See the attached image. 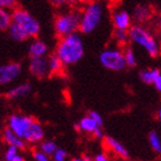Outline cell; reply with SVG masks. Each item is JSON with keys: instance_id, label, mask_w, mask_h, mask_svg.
Returning a JSON list of instances; mask_svg holds the SVG:
<instances>
[{"instance_id": "6da1fadb", "label": "cell", "mask_w": 161, "mask_h": 161, "mask_svg": "<svg viewBox=\"0 0 161 161\" xmlns=\"http://www.w3.org/2000/svg\"><path fill=\"white\" fill-rule=\"evenodd\" d=\"M55 54L64 66L77 64L84 55V44L80 35L73 34L60 38L55 47Z\"/></svg>"}, {"instance_id": "7a4b0ae2", "label": "cell", "mask_w": 161, "mask_h": 161, "mask_svg": "<svg viewBox=\"0 0 161 161\" xmlns=\"http://www.w3.org/2000/svg\"><path fill=\"white\" fill-rule=\"evenodd\" d=\"M129 39L130 43L143 48L150 57H158L160 53L161 46L158 38L143 24H134L131 27L129 30Z\"/></svg>"}, {"instance_id": "3957f363", "label": "cell", "mask_w": 161, "mask_h": 161, "mask_svg": "<svg viewBox=\"0 0 161 161\" xmlns=\"http://www.w3.org/2000/svg\"><path fill=\"white\" fill-rule=\"evenodd\" d=\"M104 17V7L99 1H91L80 10V31L82 34H91L100 25Z\"/></svg>"}, {"instance_id": "277c9868", "label": "cell", "mask_w": 161, "mask_h": 161, "mask_svg": "<svg viewBox=\"0 0 161 161\" xmlns=\"http://www.w3.org/2000/svg\"><path fill=\"white\" fill-rule=\"evenodd\" d=\"M80 10H69L59 14L54 20V30L59 38L66 37L69 35L77 34L80 31Z\"/></svg>"}, {"instance_id": "5b68a950", "label": "cell", "mask_w": 161, "mask_h": 161, "mask_svg": "<svg viewBox=\"0 0 161 161\" xmlns=\"http://www.w3.org/2000/svg\"><path fill=\"white\" fill-rule=\"evenodd\" d=\"M12 23L20 28L25 36L29 38H36L39 35L40 25L36 19L28 10L16 7L12 12Z\"/></svg>"}, {"instance_id": "8992f818", "label": "cell", "mask_w": 161, "mask_h": 161, "mask_svg": "<svg viewBox=\"0 0 161 161\" xmlns=\"http://www.w3.org/2000/svg\"><path fill=\"white\" fill-rule=\"evenodd\" d=\"M99 61L103 67L111 71H121L127 67L123 51L116 47L105 48L99 55Z\"/></svg>"}, {"instance_id": "52a82bcc", "label": "cell", "mask_w": 161, "mask_h": 161, "mask_svg": "<svg viewBox=\"0 0 161 161\" xmlns=\"http://www.w3.org/2000/svg\"><path fill=\"white\" fill-rule=\"evenodd\" d=\"M35 122V119L28 115H21V114H13L10 115L7 121V124L10 130L14 134L17 135L20 138L23 139L24 135L27 134L28 129L31 127V124ZM24 141V139H23Z\"/></svg>"}, {"instance_id": "ba28073f", "label": "cell", "mask_w": 161, "mask_h": 161, "mask_svg": "<svg viewBox=\"0 0 161 161\" xmlns=\"http://www.w3.org/2000/svg\"><path fill=\"white\" fill-rule=\"evenodd\" d=\"M132 16L131 14L125 9L118 8L112 13V23L115 30L119 31H129L132 24Z\"/></svg>"}, {"instance_id": "9c48e42d", "label": "cell", "mask_w": 161, "mask_h": 161, "mask_svg": "<svg viewBox=\"0 0 161 161\" xmlns=\"http://www.w3.org/2000/svg\"><path fill=\"white\" fill-rule=\"evenodd\" d=\"M22 67L19 62L0 64V85H7L20 76Z\"/></svg>"}, {"instance_id": "30bf717a", "label": "cell", "mask_w": 161, "mask_h": 161, "mask_svg": "<svg viewBox=\"0 0 161 161\" xmlns=\"http://www.w3.org/2000/svg\"><path fill=\"white\" fill-rule=\"evenodd\" d=\"M29 71L36 78H44L50 74L48 71V60L46 58H31L29 62Z\"/></svg>"}, {"instance_id": "8fae6325", "label": "cell", "mask_w": 161, "mask_h": 161, "mask_svg": "<svg viewBox=\"0 0 161 161\" xmlns=\"http://www.w3.org/2000/svg\"><path fill=\"white\" fill-rule=\"evenodd\" d=\"M131 16L136 24H144L153 17V9L148 5H144V3L137 5L132 10Z\"/></svg>"}, {"instance_id": "7c38bea8", "label": "cell", "mask_w": 161, "mask_h": 161, "mask_svg": "<svg viewBox=\"0 0 161 161\" xmlns=\"http://www.w3.org/2000/svg\"><path fill=\"white\" fill-rule=\"evenodd\" d=\"M104 145L107 147V150H109L115 155H119L120 158H129V151L127 150V147L114 137H111V136L104 137Z\"/></svg>"}, {"instance_id": "4fadbf2b", "label": "cell", "mask_w": 161, "mask_h": 161, "mask_svg": "<svg viewBox=\"0 0 161 161\" xmlns=\"http://www.w3.org/2000/svg\"><path fill=\"white\" fill-rule=\"evenodd\" d=\"M23 139L28 143H32V144H36V143H39V142L43 141L44 129L38 121L35 120L34 123L31 124V127L28 129L27 134L24 135Z\"/></svg>"}, {"instance_id": "5bb4252c", "label": "cell", "mask_w": 161, "mask_h": 161, "mask_svg": "<svg viewBox=\"0 0 161 161\" xmlns=\"http://www.w3.org/2000/svg\"><path fill=\"white\" fill-rule=\"evenodd\" d=\"M99 128H101V127L98 125L97 122L91 118L90 115H86V116L82 118L80 120V122L76 124V129H77V130L82 131L84 134L92 135V136H93L94 132H96Z\"/></svg>"}, {"instance_id": "9a60e30c", "label": "cell", "mask_w": 161, "mask_h": 161, "mask_svg": "<svg viewBox=\"0 0 161 161\" xmlns=\"http://www.w3.org/2000/svg\"><path fill=\"white\" fill-rule=\"evenodd\" d=\"M47 45L43 40L34 39L29 45V54L31 58H43L47 54Z\"/></svg>"}, {"instance_id": "2e32d148", "label": "cell", "mask_w": 161, "mask_h": 161, "mask_svg": "<svg viewBox=\"0 0 161 161\" xmlns=\"http://www.w3.org/2000/svg\"><path fill=\"white\" fill-rule=\"evenodd\" d=\"M48 60V71H50V75H54V76H58V75H62L64 70V62L60 60V58L58 57L57 54L54 53L52 55L47 58Z\"/></svg>"}, {"instance_id": "e0dca14e", "label": "cell", "mask_w": 161, "mask_h": 161, "mask_svg": "<svg viewBox=\"0 0 161 161\" xmlns=\"http://www.w3.org/2000/svg\"><path fill=\"white\" fill-rule=\"evenodd\" d=\"M3 139L8 145H12V146H15L19 150H23L25 148V141H23L22 138H20L17 135H15L13 131L10 130L9 128H6L3 130Z\"/></svg>"}, {"instance_id": "ac0fdd59", "label": "cell", "mask_w": 161, "mask_h": 161, "mask_svg": "<svg viewBox=\"0 0 161 161\" xmlns=\"http://www.w3.org/2000/svg\"><path fill=\"white\" fill-rule=\"evenodd\" d=\"M30 91H31L30 84L22 83V84L16 85V86L12 87V89L6 93V97L8 98V99H17V98L24 97V96L29 94Z\"/></svg>"}, {"instance_id": "d6986e66", "label": "cell", "mask_w": 161, "mask_h": 161, "mask_svg": "<svg viewBox=\"0 0 161 161\" xmlns=\"http://www.w3.org/2000/svg\"><path fill=\"white\" fill-rule=\"evenodd\" d=\"M160 70L157 68H148V69H144L143 71H141L139 77H141L142 82L148 85H153L155 82V80L158 78V76L160 75Z\"/></svg>"}, {"instance_id": "ffe728a7", "label": "cell", "mask_w": 161, "mask_h": 161, "mask_svg": "<svg viewBox=\"0 0 161 161\" xmlns=\"http://www.w3.org/2000/svg\"><path fill=\"white\" fill-rule=\"evenodd\" d=\"M148 144L155 153L161 154V137L157 131H151L148 134Z\"/></svg>"}, {"instance_id": "44dd1931", "label": "cell", "mask_w": 161, "mask_h": 161, "mask_svg": "<svg viewBox=\"0 0 161 161\" xmlns=\"http://www.w3.org/2000/svg\"><path fill=\"white\" fill-rule=\"evenodd\" d=\"M12 24V13L7 9L0 8V31L9 29Z\"/></svg>"}, {"instance_id": "7402d4cb", "label": "cell", "mask_w": 161, "mask_h": 161, "mask_svg": "<svg viewBox=\"0 0 161 161\" xmlns=\"http://www.w3.org/2000/svg\"><path fill=\"white\" fill-rule=\"evenodd\" d=\"M8 31H9L10 38H12V39H14L15 42H24V40L28 39V37L25 36V34H24L23 31L21 30L17 25H15L14 23L10 24V27H9V29H8Z\"/></svg>"}, {"instance_id": "603a6c76", "label": "cell", "mask_w": 161, "mask_h": 161, "mask_svg": "<svg viewBox=\"0 0 161 161\" xmlns=\"http://www.w3.org/2000/svg\"><path fill=\"white\" fill-rule=\"evenodd\" d=\"M123 55H124V61L127 67H135L137 64V57L135 51L131 47H125L123 50Z\"/></svg>"}, {"instance_id": "cb8c5ba5", "label": "cell", "mask_w": 161, "mask_h": 161, "mask_svg": "<svg viewBox=\"0 0 161 161\" xmlns=\"http://www.w3.org/2000/svg\"><path fill=\"white\" fill-rule=\"evenodd\" d=\"M57 144H55V142L53 141H44L40 143V146H39V150L42 152H44L46 155H53L54 152L57 151Z\"/></svg>"}, {"instance_id": "d4e9b609", "label": "cell", "mask_w": 161, "mask_h": 161, "mask_svg": "<svg viewBox=\"0 0 161 161\" xmlns=\"http://www.w3.org/2000/svg\"><path fill=\"white\" fill-rule=\"evenodd\" d=\"M114 39L119 45H127L130 39H129V31H119L115 30Z\"/></svg>"}, {"instance_id": "484cf974", "label": "cell", "mask_w": 161, "mask_h": 161, "mask_svg": "<svg viewBox=\"0 0 161 161\" xmlns=\"http://www.w3.org/2000/svg\"><path fill=\"white\" fill-rule=\"evenodd\" d=\"M19 148L15 147V146H12V145H8L6 152H5V160L6 161H12L16 155H19Z\"/></svg>"}, {"instance_id": "4316f807", "label": "cell", "mask_w": 161, "mask_h": 161, "mask_svg": "<svg viewBox=\"0 0 161 161\" xmlns=\"http://www.w3.org/2000/svg\"><path fill=\"white\" fill-rule=\"evenodd\" d=\"M52 157H53V161H66L67 160V152L64 148L58 147Z\"/></svg>"}, {"instance_id": "83f0119b", "label": "cell", "mask_w": 161, "mask_h": 161, "mask_svg": "<svg viewBox=\"0 0 161 161\" xmlns=\"http://www.w3.org/2000/svg\"><path fill=\"white\" fill-rule=\"evenodd\" d=\"M0 8L3 9H15L16 8V0H0Z\"/></svg>"}, {"instance_id": "f1b7e54d", "label": "cell", "mask_w": 161, "mask_h": 161, "mask_svg": "<svg viewBox=\"0 0 161 161\" xmlns=\"http://www.w3.org/2000/svg\"><path fill=\"white\" fill-rule=\"evenodd\" d=\"M87 115H90L91 118L93 119L96 122H97V124L99 125V127H101L103 128V125H104V120H103V116H101L98 112H96V111H91V112H89V114Z\"/></svg>"}, {"instance_id": "f546056e", "label": "cell", "mask_w": 161, "mask_h": 161, "mask_svg": "<svg viewBox=\"0 0 161 161\" xmlns=\"http://www.w3.org/2000/svg\"><path fill=\"white\" fill-rule=\"evenodd\" d=\"M34 159L36 161H50V158L48 155H46L44 152L39 151H35L34 152Z\"/></svg>"}, {"instance_id": "4dcf8cb0", "label": "cell", "mask_w": 161, "mask_h": 161, "mask_svg": "<svg viewBox=\"0 0 161 161\" xmlns=\"http://www.w3.org/2000/svg\"><path fill=\"white\" fill-rule=\"evenodd\" d=\"M94 161H111L109 158H108V155L104 152H100V153H97V154L94 155Z\"/></svg>"}, {"instance_id": "1f68e13d", "label": "cell", "mask_w": 161, "mask_h": 161, "mask_svg": "<svg viewBox=\"0 0 161 161\" xmlns=\"http://www.w3.org/2000/svg\"><path fill=\"white\" fill-rule=\"evenodd\" d=\"M53 6H62V5H66V3H71V0H48Z\"/></svg>"}, {"instance_id": "d6a6232c", "label": "cell", "mask_w": 161, "mask_h": 161, "mask_svg": "<svg viewBox=\"0 0 161 161\" xmlns=\"http://www.w3.org/2000/svg\"><path fill=\"white\" fill-rule=\"evenodd\" d=\"M154 87L157 89V91H159V92H161V74L158 76V78L155 80V82H154Z\"/></svg>"}, {"instance_id": "836d02e7", "label": "cell", "mask_w": 161, "mask_h": 161, "mask_svg": "<svg viewBox=\"0 0 161 161\" xmlns=\"http://www.w3.org/2000/svg\"><path fill=\"white\" fill-rule=\"evenodd\" d=\"M91 1H93V0H71V3H78V5H87V3H90Z\"/></svg>"}, {"instance_id": "e575fe53", "label": "cell", "mask_w": 161, "mask_h": 161, "mask_svg": "<svg viewBox=\"0 0 161 161\" xmlns=\"http://www.w3.org/2000/svg\"><path fill=\"white\" fill-rule=\"evenodd\" d=\"M155 25H157V28L161 31V15L157 17V20H155Z\"/></svg>"}, {"instance_id": "d590c367", "label": "cell", "mask_w": 161, "mask_h": 161, "mask_svg": "<svg viewBox=\"0 0 161 161\" xmlns=\"http://www.w3.org/2000/svg\"><path fill=\"white\" fill-rule=\"evenodd\" d=\"M83 159H84V161H94V159L93 158H91L90 155H83Z\"/></svg>"}, {"instance_id": "8d00e7d4", "label": "cell", "mask_w": 161, "mask_h": 161, "mask_svg": "<svg viewBox=\"0 0 161 161\" xmlns=\"http://www.w3.org/2000/svg\"><path fill=\"white\" fill-rule=\"evenodd\" d=\"M12 161H24V159L22 158L21 155H16V157H15V158H14Z\"/></svg>"}, {"instance_id": "74e56055", "label": "cell", "mask_w": 161, "mask_h": 161, "mask_svg": "<svg viewBox=\"0 0 161 161\" xmlns=\"http://www.w3.org/2000/svg\"><path fill=\"white\" fill-rule=\"evenodd\" d=\"M158 120H159V122H160V124H161V107L159 108V111H158Z\"/></svg>"}, {"instance_id": "f35d334b", "label": "cell", "mask_w": 161, "mask_h": 161, "mask_svg": "<svg viewBox=\"0 0 161 161\" xmlns=\"http://www.w3.org/2000/svg\"><path fill=\"white\" fill-rule=\"evenodd\" d=\"M71 161H84L83 157L82 158H74V159H71Z\"/></svg>"}, {"instance_id": "ab89813d", "label": "cell", "mask_w": 161, "mask_h": 161, "mask_svg": "<svg viewBox=\"0 0 161 161\" xmlns=\"http://www.w3.org/2000/svg\"><path fill=\"white\" fill-rule=\"evenodd\" d=\"M113 1H118V0H113Z\"/></svg>"}, {"instance_id": "60d3db41", "label": "cell", "mask_w": 161, "mask_h": 161, "mask_svg": "<svg viewBox=\"0 0 161 161\" xmlns=\"http://www.w3.org/2000/svg\"><path fill=\"white\" fill-rule=\"evenodd\" d=\"M96 1H97V0H96Z\"/></svg>"}]
</instances>
